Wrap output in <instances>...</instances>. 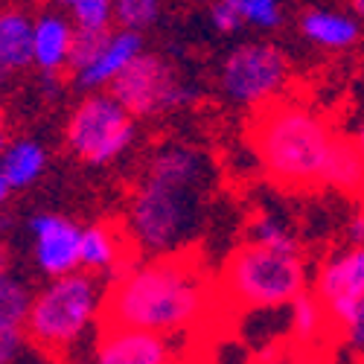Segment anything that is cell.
Listing matches in <instances>:
<instances>
[{
  "mask_svg": "<svg viewBox=\"0 0 364 364\" xmlns=\"http://www.w3.org/2000/svg\"><path fill=\"white\" fill-rule=\"evenodd\" d=\"M36 58V18L23 9H4L0 15V68L4 73H21Z\"/></svg>",
  "mask_w": 364,
  "mask_h": 364,
  "instance_id": "17",
  "label": "cell"
},
{
  "mask_svg": "<svg viewBox=\"0 0 364 364\" xmlns=\"http://www.w3.org/2000/svg\"><path fill=\"white\" fill-rule=\"evenodd\" d=\"M164 9V0H114V26L129 33H146L155 26Z\"/></svg>",
  "mask_w": 364,
  "mask_h": 364,
  "instance_id": "23",
  "label": "cell"
},
{
  "mask_svg": "<svg viewBox=\"0 0 364 364\" xmlns=\"http://www.w3.org/2000/svg\"><path fill=\"white\" fill-rule=\"evenodd\" d=\"M210 23L216 33L233 36L236 29L245 26V12H242V0H213L210 4Z\"/></svg>",
  "mask_w": 364,
  "mask_h": 364,
  "instance_id": "25",
  "label": "cell"
},
{
  "mask_svg": "<svg viewBox=\"0 0 364 364\" xmlns=\"http://www.w3.org/2000/svg\"><path fill=\"white\" fill-rule=\"evenodd\" d=\"M286 326H289L294 347H300V350H315V347H321V338L326 332H336L321 297L315 291L300 294L286 309Z\"/></svg>",
  "mask_w": 364,
  "mask_h": 364,
  "instance_id": "18",
  "label": "cell"
},
{
  "mask_svg": "<svg viewBox=\"0 0 364 364\" xmlns=\"http://www.w3.org/2000/svg\"><path fill=\"white\" fill-rule=\"evenodd\" d=\"M216 169L193 143H164L146 158L129 204L126 233L140 257H178L204 230Z\"/></svg>",
  "mask_w": 364,
  "mask_h": 364,
  "instance_id": "1",
  "label": "cell"
},
{
  "mask_svg": "<svg viewBox=\"0 0 364 364\" xmlns=\"http://www.w3.org/2000/svg\"><path fill=\"white\" fill-rule=\"evenodd\" d=\"M309 350H294V353H271L265 358H254L251 364H303V358H306Z\"/></svg>",
  "mask_w": 364,
  "mask_h": 364,
  "instance_id": "27",
  "label": "cell"
},
{
  "mask_svg": "<svg viewBox=\"0 0 364 364\" xmlns=\"http://www.w3.org/2000/svg\"><path fill=\"white\" fill-rule=\"evenodd\" d=\"M353 140H355V146L361 149V155H364V119H361V123L355 126V134H353Z\"/></svg>",
  "mask_w": 364,
  "mask_h": 364,
  "instance_id": "28",
  "label": "cell"
},
{
  "mask_svg": "<svg viewBox=\"0 0 364 364\" xmlns=\"http://www.w3.org/2000/svg\"><path fill=\"white\" fill-rule=\"evenodd\" d=\"M85 364H175V344L158 332L102 323Z\"/></svg>",
  "mask_w": 364,
  "mask_h": 364,
  "instance_id": "12",
  "label": "cell"
},
{
  "mask_svg": "<svg viewBox=\"0 0 364 364\" xmlns=\"http://www.w3.org/2000/svg\"><path fill=\"white\" fill-rule=\"evenodd\" d=\"M108 283L87 271L50 280L36 291L33 312L26 321V338L47 353H73L85 336L105 315Z\"/></svg>",
  "mask_w": 364,
  "mask_h": 364,
  "instance_id": "5",
  "label": "cell"
},
{
  "mask_svg": "<svg viewBox=\"0 0 364 364\" xmlns=\"http://www.w3.org/2000/svg\"><path fill=\"white\" fill-rule=\"evenodd\" d=\"M137 140V117H132L111 90L85 94L68 117V151L90 166L123 161Z\"/></svg>",
  "mask_w": 364,
  "mask_h": 364,
  "instance_id": "6",
  "label": "cell"
},
{
  "mask_svg": "<svg viewBox=\"0 0 364 364\" xmlns=\"http://www.w3.org/2000/svg\"><path fill=\"white\" fill-rule=\"evenodd\" d=\"M315 294L332 321V329L341 332L347 318L364 300V245H347L329 254L315 277Z\"/></svg>",
  "mask_w": 364,
  "mask_h": 364,
  "instance_id": "11",
  "label": "cell"
},
{
  "mask_svg": "<svg viewBox=\"0 0 364 364\" xmlns=\"http://www.w3.org/2000/svg\"><path fill=\"white\" fill-rule=\"evenodd\" d=\"M300 36L309 44L329 50V53H341L350 50L361 41V23L358 15L350 12H338V9H323V6H312L300 15Z\"/></svg>",
  "mask_w": 364,
  "mask_h": 364,
  "instance_id": "16",
  "label": "cell"
},
{
  "mask_svg": "<svg viewBox=\"0 0 364 364\" xmlns=\"http://www.w3.org/2000/svg\"><path fill=\"white\" fill-rule=\"evenodd\" d=\"M323 187H332L338 193H364V155L353 137H338L336 149L329 155Z\"/></svg>",
  "mask_w": 364,
  "mask_h": 364,
  "instance_id": "19",
  "label": "cell"
},
{
  "mask_svg": "<svg viewBox=\"0 0 364 364\" xmlns=\"http://www.w3.org/2000/svg\"><path fill=\"white\" fill-rule=\"evenodd\" d=\"M213 306V286L196 257H140L108 286L102 323L181 336L204 323Z\"/></svg>",
  "mask_w": 364,
  "mask_h": 364,
  "instance_id": "2",
  "label": "cell"
},
{
  "mask_svg": "<svg viewBox=\"0 0 364 364\" xmlns=\"http://www.w3.org/2000/svg\"><path fill=\"white\" fill-rule=\"evenodd\" d=\"M291 65L289 55L274 41H242L225 53L219 62V94L236 105L259 111L277 102L283 87L289 85Z\"/></svg>",
  "mask_w": 364,
  "mask_h": 364,
  "instance_id": "7",
  "label": "cell"
},
{
  "mask_svg": "<svg viewBox=\"0 0 364 364\" xmlns=\"http://www.w3.org/2000/svg\"><path fill=\"white\" fill-rule=\"evenodd\" d=\"M111 94L123 102V108L137 119L166 117L196 102L198 90L175 70L169 58L158 53H143L123 73Z\"/></svg>",
  "mask_w": 364,
  "mask_h": 364,
  "instance_id": "8",
  "label": "cell"
},
{
  "mask_svg": "<svg viewBox=\"0 0 364 364\" xmlns=\"http://www.w3.org/2000/svg\"><path fill=\"white\" fill-rule=\"evenodd\" d=\"M85 33H105L114 26V0H55Z\"/></svg>",
  "mask_w": 364,
  "mask_h": 364,
  "instance_id": "22",
  "label": "cell"
},
{
  "mask_svg": "<svg viewBox=\"0 0 364 364\" xmlns=\"http://www.w3.org/2000/svg\"><path fill=\"white\" fill-rule=\"evenodd\" d=\"M79 26L70 15L62 12H44L36 18V58L33 68H38L44 76H58L62 70H70L73 65V47H76Z\"/></svg>",
  "mask_w": 364,
  "mask_h": 364,
  "instance_id": "15",
  "label": "cell"
},
{
  "mask_svg": "<svg viewBox=\"0 0 364 364\" xmlns=\"http://www.w3.org/2000/svg\"><path fill=\"white\" fill-rule=\"evenodd\" d=\"M336 143L326 117L300 100H277L254 114L251 149L262 172L286 190L321 187Z\"/></svg>",
  "mask_w": 364,
  "mask_h": 364,
  "instance_id": "3",
  "label": "cell"
},
{
  "mask_svg": "<svg viewBox=\"0 0 364 364\" xmlns=\"http://www.w3.org/2000/svg\"><path fill=\"white\" fill-rule=\"evenodd\" d=\"M338 336L344 338V344H347L350 353H355V355L364 358V300L355 306V312L347 318V323L341 326Z\"/></svg>",
  "mask_w": 364,
  "mask_h": 364,
  "instance_id": "26",
  "label": "cell"
},
{
  "mask_svg": "<svg viewBox=\"0 0 364 364\" xmlns=\"http://www.w3.org/2000/svg\"><path fill=\"white\" fill-rule=\"evenodd\" d=\"M306 262L300 251H277L242 242L228 257L219 280V297L242 312H277L306 294Z\"/></svg>",
  "mask_w": 364,
  "mask_h": 364,
  "instance_id": "4",
  "label": "cell"
},
{
  "mask_svg": "<svg viewBox=\"0 0 364 364\" xmlns=\"http://www.w3.org/2000/svg\"><path fill=\"white\" fill-rule=\"evenodd\" d=\"M50 166V151L36 137H15L4 146L0 155V201H9V196L23 193L44 178Z\"/></svg>",
  "mask_w": 364,
  "mask_h": 364,
  "instance_id": "14",
  "label": "cell"
},
{
  "mask_svg": "<svg viewBox=\"0 0 364 364\" xmlns=\"http://www.w3.org/2000/svg\"><path fill=\"white\" fill-rule=\"evenodd\" d=\"M350 4H353V9H355V15L364 21V0H350Z\"/></svg>",
  "mask_w": 364,
  "mask_h": 364,
  "instance_id": "29",
  "label": "cell"
},
{
  "mask_svg": "<svg viewBox=\"0 0 364 364\" xmlns=\"http://www.w3.org/2000/svg\"><path fill=\"white\" fill-rule=\"evenodd\" d=\"M36 291L18 274L0 280V336H26V321L33 312Z\"/></svg>",
  "mask_w": 364,
  "mask_h": 364,
  "instance_id": "20",
  "label": "cell"
},
{
  "mask_svg": "<svg viewBox=\"0 0 364 364\" xmlns=\"http://www.w3.org/2000/svg\"><path fill=\"white\" fill-rule=\"evenodd\" d=\"M146 53V41L140 33L129 29H105V33H85L79 29L73 47L70 76L73 85L85 94L111 90L123 73Z\"/></svg>",
  "mask_w": 364,
  "mask_h": 364,
  "instance_id": "9",
  "label": "cell"
},
{
  "mask_svg": "<svg viewBox=\"0 0 364 364\" xmlns=\"http://www.w3.org/2000/svg\"><path fill=\"white\" fill-rule=\"evenodd\" d=\"M137 259H140V254L134 251L132 239L123 228L108 225V222H97V225L85 228L82 271H87V274H97L100 280L114 286Z\"/></svg>",
  "mask_w": 364,
  "mask_h": 364,
  "instance_id": "13",
  "label": "cell"
},
{
  "mask_svg": "<svg viewBox=\"0 0 364 364\" xmlns=\"http://www.w3.org/2000/svg\"><path fill=\"white\" fill-rule=\"evenodd\" d=\"M242 12H245V23L254 29H277L286 18V4L283 0H242Z\"/></svg>",
  "mask_w": 364,
  "mask_h": 364,
  "instance_id": "24",
  "label": "cell"
},
{
  "mask_svg": "<svg viewBox=\"0 0 364 364\" xmlns=\"http://www.w3.org/2000/svg\"><path fill=\"white\" fill-rule=\"evenodd\" d=\"M29 230V251H33V262L44 277L58 280L82 271V233L73 219L62 213H50V210H38L26 222Z\"/></svg>",
  "mask_w": 364,
  "mask_h": 364,
  "instance_id": "10",
  "label": "cell"
},
{
  "mask_svg": "<svg viewBox=\"0 0 364 364\" xmlns=\"http://www.w3.org/2000/svg\"><path fill=\"white\" fill-rule=\"evenodd\" d=\"M245 242L265 245V248H277V251H300V242H297L294 230L274 213H257L248 222Z\"/></svg>",
  "mask_w": 364,
  "mask_h": 364,
  "instance_id": "21",
  "label": "cell"
},
{
  "mask_svg": "<svg viewBox=\"0 0 364 364\" xmlns=\"http://www.w3.org/2000/svg\"><path fill=\"white\" fill-rule=\"evenodd\" d=\"M358 213H361V216H364V193H361V210H358Z\"/></svg>",
  "mask_w": 364,
  "mask_h": 364,
  "instance_id": "30",
  "label": "cell"
}]
</instances>
